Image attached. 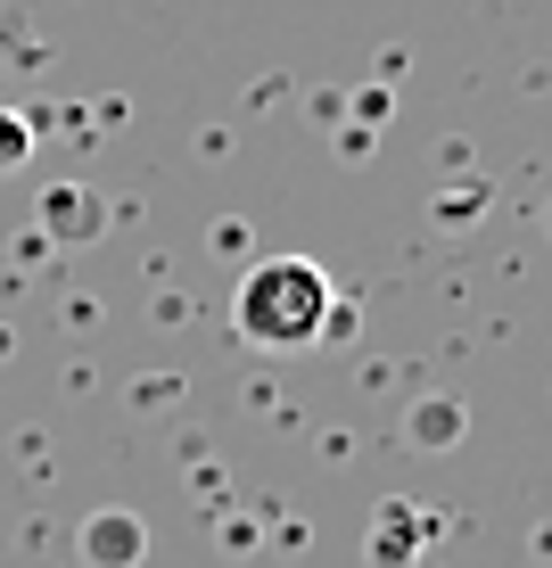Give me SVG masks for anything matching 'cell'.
Wrapping results in <instances>:
<instances>
[{
    "mask_svg": "<svg viewBox=\"0 0 552 568\" xmlns=\"http://www.w3.org/2000/svg\"><path fill=\"white\" fill-rule=\"evenodd\" d=\"M26 156H33V124H26V115H9V108H0V173H17Z\"/></svg>",
    "mask_w": 552,
    "mask_h": 568,
    "instance_id": "cell-2",
    "label": "cell"
},
{
    "mask_svg": "<svg viewBox=\"0 0 552 568\" xmlns=\"http://www.w3.org/2000/svg\"><path fill=\"white\" fill-rule=\"evenodd\" d=\"M330 322H339V288H330V272L305 264V256H264L240 288H231V329H240L248 346H272V355L313 346Z\"/></svg>",
    "mask_w": 552,
    "mask_h": 568,
    "instance_id": "cell-1",
    "label": "cell"
}]
</instances>
